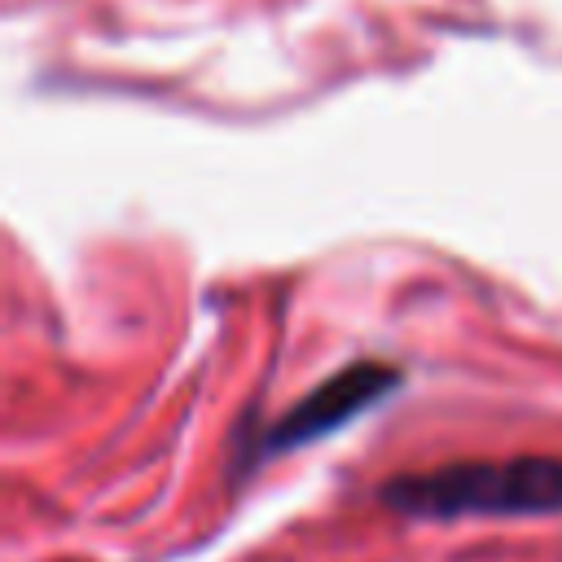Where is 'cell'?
Masks as SVG:
<instances>
[{"label": "cell", "mask_w": 562, "mask_h": 562, "mask_svg": "<svg viewBox=\"0 0 562 562\" xmlns=\"http://www.w3.org/2000/svg\"><path fill=\"white\" fill-rule=\"evenodd\" d=\"M378 501L400 518L461 522V518H549L562 514V457L518 452L501 461H448L435 470H404L378 483Z\"/></svg>", "instance_id": "cell-1"}, {"label": "cell", "mask_w": 562, "mask_h": 562, "mask_svg": "<svg viewBox=\"0 0 562 562\" xmlns=\"http://www.w3.org/2000/svg\"><path fill=\"white\" fill-rule=\"evenodd\" d=\"M400 382H404V373L395 364L356 360V364L329 373L325 382H316L307 395H299L281 417H272L246 452H250V461H272V457L299 452L307 443H321V439L338 435L342 426H351L356 417H364L386 395H395Z\"/></svg>", "instance_id": "cell-2"}]
</instances>
